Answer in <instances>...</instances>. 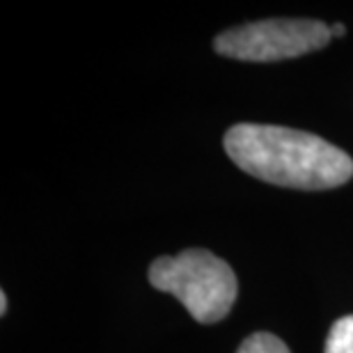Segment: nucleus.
I'll return each instance as SVG.
<instances>
[{
    "label": "nucleus",
    "instance_id": "nucleus-3",
    "mask_svg": "<svg viewBox=\"0 0 353 353\" xmlns=\"http://www.w3.org/2000/svg\"><path fill=\"white\" fill-rule=\"evenodd\" d=\"M330 26L312 19H268L221 32L216 53L245 62H275L321 51L330 41Z\"/></svg>",
    "mask_w": 353,
    "mask_h": 353
},
{
    "label": "nucleus",
    "instance_id": "nucleus-5",
    "mask_svg": "<svg viewBox=\"0 0 353 353\" xmlns=\"http://www.w3.org/2000/svg\"><path fill=\"white\" fill-rule=\"evenodd\" d=\"M236 353H292V351L287 349V344L280 337H275L271 333H255L245 337Z\"/></svg>",
    "mask_w": 353,
    "mask_h": 353
},
{
    "label": "nucleus",
    "instance_id": "nucleus-4",
    "mask_svg": "<svg viewBox=\"0 0 353 353\" xmlns=\"http://www.w3.org/2000/svg\"><path fill=\"white\" fill-rule=\"evenodd\" d=\"M323 353H353V314L342 316L333 323Z\"/></svg>",
    "mask_w": 353,
    "mask_h": 353
},
{
    "label": "nucleus",
    "instance_id": "nucleus-2",
    "mask_svg": "<svg viewBox=\"0 0 353 353\" xmlns=\"http://www.w3.org/2000/svg\"><path fill=\"white\" fill-rule=\"evenodd\" d=\"M150 282L172 294L200 323H218L236 301V275L225 259L202 248H188L174 257H159L150 266Z\"/></svg>",
    "mask_w": 353,
    "mask_h": 353
},
{
    "label": "nucleus",
    "instance_id": "nucleus-1",
    "mask_svg": "<svg viewBox=\"0 0 353 353\" xmlns=\"http://www.w3.org/2000/svg\"><path fill=\"white\" fill-rule=\"evenodd\" d=\"M225 152L255 179L285 188L326 190L347 183L353 161L314 133L271 124H236L225 133Z\"/></svg>",
    "mask_w": 353,
    "mask_h": 353
},
{
    "label": "nucleus",
    "instance_id": "nucleus-6",
    "mask_svg": "<svg viewBox=\"0 0 353 353\" xmlns=\"http://www.w3.org/2000/svg\"><path fill=\"white\" fill-rule=\"evenodd\" d=\"M330 34H333V37H344L347 30H344L342 23H335V26H330Z\"/></svg>",
    "mask_w": 353,
    "mask_h": 353
},
{
    "label": "nucleus",
    "instance_id": "nucleus-7",
    "mask_svg": "<svg viewBox=\"0 0 353 353\" xmlns=\"http://www.w3.org/2000/svg\"><path fill=\"white\" fill-rule=\"evenodd\" d=\"M0 312L7 314V296L5 294H0Z\"/></svg>",
    "mask_w": 353,
    "mask_h": 353
}]
</instances>
